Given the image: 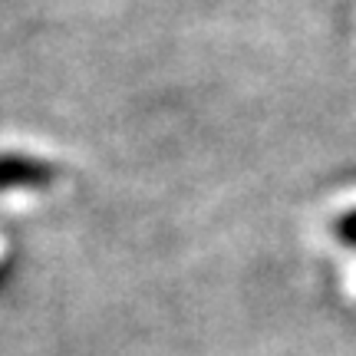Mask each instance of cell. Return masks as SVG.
Wrapping results in <instances>:
<instances>
[{"label": "cell", "instance_id": "obj_1", "mask_svg": "<svg viewBox=\"0 0 356 356\" xmlns=\"http://www.w3.org/2000/svg\"><path fill=\"white\" fill-rule=\"evenodd\" d=\"M53 172L43 162L24 155H0V191L7 188H43L50 185Z\"/></svg>", "mask_w": 356, "mask_h": 356}, {"label": "cell", "instance_id": "obj_2", "mask_svg": "<svg viewBox=\"0 0 356 356\" xmlns=\"http://www.w3.org/2000/svg\"><path fill=\"white\" fill-rule=\"evenodd\" d=\"M333 234L343 244L356 248V211H346V215L337 218V221H333Z\"/></svg>", "mask_w": 356, "mask_h": 356}]
</instances>
